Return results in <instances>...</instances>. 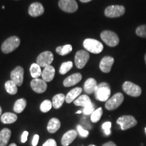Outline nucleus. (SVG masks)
Here are the masks:
<instances>
[{"mask_svg":"<svg viewBox=\"0 0 146 146\" xmlns=\"http://www.w3.org/2000/svg\"><path fill=\"white\" fill-rule=\"evenodd\" d=\"M98 86V83L96 79L93 78H89L85 81L84 84V90L87 94H91L95 93V91Z\"/></svg>","mask_w":146,"mask_h":146,"instance_id":"nucleus-19","label":"nucleus"},{"mask_svg":"<svg viewBox=\"0 0 146 146\" xmlns=\"http://www.w3.org/2000/svg\"><path fill=\"white\" fill-rule=\"evenodd\" d=\"M125 12V8L123 5H110L105 9L104 14L108 18H118L123 16Z\"/></svg>","mask_w":146,"mask_h":146,"instance_id":"nucleus-7","label":"nucleus"},{"mask_svg":"<svg viewBox=\"0 0 146 146\" xmlns=\"http://www.w3.org/2000/svg\"><path fill=\"white\" fill-rule=\"evenodd\" d=\"M111 126H112V123L110 122H106L102 125V129L106 135H110L111 134Z\"/></svg>","mask_w":146,"mask_h":146,"instance_id":"nucleus-34","label":"nucleus"},{"mask_svg":"<svg viewBox=\"0 0 146 146\" xmlns=\"http://www.w3.org/2000/svg\"><path fill=\"white\" fill-rule=\"evenodd\" d=\"M27 106V100L24 98L18 100L14 106V110L16 113H21Z\"/></svg>","mask_w":146,"mask_h":146,"instance_id":"nucleus-26","label":"nucleus"},{"mask_svg":"<svg viewBox=\"0 0 146 146\" xmlns=\"http://www.w3.org/2000/svg\"><path fill=\"white\" fill-rule=\"evenodd\" d=\"M52 107V103L50 100H44L41 103V106H40V110L42 112H47L50 110Z\"/></svg>","mask_w":146,"mask_h":146,"instance_id":"nucleus-32","label":"nucleus"},{"mask_svg":"<svg viewBox=\"0 0 146 146\" xmlns=\"http://www.w3.org/2000/svg\"><path fill=\"white\" fill-rule=\"evenodd\" d=\"M116 123L120 125L123 131L127 130L130 128L136 126L137 124V122L135 117H133V116H130V115H125V116H120L118 118Z\"/></svg>","mask_w":146,"mask_h":146,"instance_id":"nucleus-5","label":"nucleus"},{"mask_svg":"<svg viewBox=\"0 0 146 146\" xmlns=\"http://www.w3.org/2000/svg\"><path fill=\"white\" fill-rule=\"evenodd\" d=\"M135 32L137 36L142 38H146V25L138 27Z\"/></svg>","mask_w":146,"mask_h":146,"instance_id":"nucleus-33","label":"nucleus"},{"mask_svg":"<svg viewBox=\"0 0 146 146\" xmlns=\"http://www.w3.org/2000/svg\"><path fill=\"white\" fill-rule=\"evenodd\" d=\"M82 79V75L81 73H75L72 75L69 76L64 81L63 85L66 87H69L73 85H76L78 83H79Z\"/></svg>","mask_w":146,"mask_h":146,"instance_id":"nucleus-17","label":"nucleus"},{"mask_svg":"<svg viewBox=\"0 0 146 146\" xmlns=\"http://www.w3.org/2000/svg\"><path fill=\"white\" fill-rule=\"evenodd\" d=\"M145 133H146V127L145 128Z\"/></svg>","mask_w":146,"mask_h":146,"instance_id":"nucleus-47","label":"nucleus"},{"mask_svg":"<svg viewBox=\"0 0 146 146\" xmlns=\"http://www.w3.org/2000/svg\"><path fill=\"white\" fill-rule=\"evenodd\" d=\"M81 110H78V111H77V112H76V114H81Z\"/></svg>","mask_w":146,"mask_h":146,"instance_id":"nucleus-44","label":"nucleus"},{"mask_svg":"<svg viewBox=\"0 0 146 146\" xmlns=\"http://www.w3.org/2000/svg\"><path fill=\"white\" fill-rule=\"evenodd\" d=\"M1 114H2V109H1V106H0V116H1Z\"/></svg>","mask_w":146,"mask_h":146,"instance_id":"nucleus-42","label":"nucleus"},{"mask_svg":"<svg viewBox=\"0 0 146 146\" xmlns=\"http://www.w3.org/2000/svg\"><path fill=\"white\" fill-rule=\"evenodd\" d=\"M58 5L62 10L68 13H73L78 9V4L75 0H60Z\"/></svg>","mask_w":146,"mask_h":146,"instance_id":"nucleus-11","label":"nucleus"},{"mask_svg":"<svg viewBox=\"0 0 146 146\" xmlns=\"http://www.w3.org/2000/svg\"><path fill=\"white\" fill-rule=\"evenodd\" d=\"M29 133L28 131H24L21 137V142L22 143H25L27 141V137H28Z\"/></svg>","mask_w":146,"mask_h":146,"instance_id":"nucleus-38","label":"nucleus"},{"mask_svg":"<svg viewBox=\"0 0 146 146\" xmlns=\"http://www.w3.org/2000/svg\"><path fill=\"white\" fill-rule=\"evenodd\" d=\"M83 46L86 50L93 54H100L104 49V46L101 42L94 39H85L83 41Z\"/></svg>","mask_w":146,"mask_h":146,"instance_id":"nucleus-3","label":"nucleus"},{"mask_svg":"<svg viewBox=\"0 0 146 146\" xmlns=\"http://www.w3.org/2000/svg\"><path fill=\"white\" fill-rule=\"evenodd\" d=\"M54 60V54L50 51H46L40 54L36 58V64L41 67L45 68L51 65Z\"/></svg>","mask_w":146,"mask_h":146,"instance_id":"nucleus-8","label":"nucleus"},{"mask_svg":"<svg viewBox=\"0 0 146 146\" xmlns=\"http://www.w3.org/2000/svg\"><path fill=\"white\" fill-rule=\"evenodd\" d=\"M39 135H35V136L33 137V139L32 141V145L33 146H36L37 145L38 141H39Z\"/></svg>","mask_w":146,"mask_h":146,"instance_id":"nucleus-39","label":"nucleus"},{"mask_svg":"<svg viewBox=\"0 0 146 146\" xmlns=\"http://www.w3.org/2000/svg\"><path fill=\"white\" fill-rule=\"evenodd\" d=\"M102 41L110 47H115L119 43V38L117 34L111 31H104L100 35Z\"/></svg>","mask_w":146,"mask_h":146,"instance_id":"nucleus-4","label":"nucleus"},{"mask_svg":"<svg viewBox=\"0 0 146 146\" xmlns=\"http://www.w3.org/2000/svg\"><path fill=\"white\" fill-rule=\"evenodd\" d=\"M44 13V8L41 3L35 2L29 8V14L33 17H38Z\"/></svg>","mask_w":146,"mask_h":146,"instance_id":"nucleus-14","label":"nucleus"},{"mask_svg":"<svg viewBox=\"0 0 146 146\" xmlns=\"http://www.w3.org/2000/svg\"><path fill=\"white\" fill-rule=\"evenodd\" d=\"M11 80L16 84L17 86H21L24 81V69L21 66H17L11 72Z\"/></svg>","mask_w":146,"mask_h":146,"instance_id":"nucleus-12","label":"nucleus"},{"mask_svg":"<svg viewBox=\"0 0 146 146\" xmlns=\"http://www.w3.org/2000/svg\"><path fill=\"white\" fill-rule=\"evenodd\" d=\"M123 89L129 96L132 97H139L141 94V89L138 85L130 81H126L123 85Z\"/></svg>","mask_w":146,"mask_h":146,"instance_id":"nucleus-9","label":"nucleus"},{"mask_svg":"<svg viewBox=\"0 0 146 146\" xmlns=\"http://www.w3.org/2000/svg\"><path fill=\"white\" fill-rule=\"evenodd\" d=\"M55 76V68L52 66H48L43 69L42 72L41 76L43 80L46 82H50L54 79Z\"/></svg>","mask_w":146,"mask_h":146,"instance_id":"nucleus-18","label":"nucleus"},{"mask_svg":"<svg viewBox=\"0 0 146 146\" xmlns=\"http://www.w3.org/2000/svg\"><path fill=\"white\" fill-rule=\"evenodd\" d=\"M73 66V63L71 61L68 62H65L62 64L60 68L59 72L61 74H65L68 72L69 70H70V69L72 68Z\"/></svg>","mask_w":146,"mask_h":146,"instance_id":"nucleus-31","label":"nucleus"},{"mask_svg":"<svg viewBox=\"0 0 146 146\" xmlns=\"http://www.w3.org/2000/svg\"><path fill=\"white\" fill-rule=\"evenodd\" d=\"M94 110H95V106L94 104L92 103L89 106H88L84 108L83 110V112L85 115H89L92 114V113L94 112Z\"/></svg>","mask_w":146,"mask_h":146,"instance_id":"nucleus-36","label":"nucleus"},{"mask_svg":"<svg viewBox=\"0 0 146 146\" xmlns=\"http://www.w3.org/2000/svg\"><path fill=\"white\" fill-rule=\"evenodd\" d=\"M43 146H57V143L54 139H49L43 143Z\"/></svg>","mask_w":146,"mask_h":146,"instance_id":"nucleus-37","label":"nucleus"},{"mask_svg":"<svg viewBox=\"0 0 146 146\" xmlns=\"http://www.w3.org/2000/svg\"><path fill=\"white\" fill-rule=\"evenodd\" d=\"M102 114H103V110L102 108H98L95 110L94 112L91 114V120L92 123H97L100 120Z\"/></svg>","mask_w":146,"mask_h":146,"instance_id":"nucleus-30","label":"nucleus"},{"mask_svg":"<svg viewBox=\"0 0 146 146\" xmlns=\"http://www.w3.org/2000/svg\"><path fill=\"white\" fill-rule=\"evenodd\" d=\"M124 101V96L121 93H117L114 94L112 98L108 100L106 102L105 107L108 110H114L118 108L122 104Z\"/></svg>","mask_w":146,"mask_h":146,"instance_id":"nucleus-6","label":"nucleus"},{"mask_svg":"<svg viewBox=\"0 0 146 146\" xmlns=\"http://www.w3.org/2000/svg\"><path fill=\"white\" fill-rule=\"evenodd\" d=\"M82 92V89L81 87H76V88L73 89L70 91H69L68 94L66 96L65 101L68 104H70L71 102L76 100V98H78L80 96V94Z\"/></svg>","mask_w":146,"mask_h":146,"instance_id":"nucleus-21","label":"nucleus"},{"mask_svg":"<svg viewBox=\"0 0 146 146\" xmlns=\"http://www.w3.org/2000/svg\"><path fill=\"white\" fill-rule=\"evenodd\" d=\"M30 72L31 74V76L33 78H39L42 74L41 66H40L39 65H38L36 63L33 64L31 66Z\"/></svg>","mask_w":146,"mask_h":146,"instance_id":"nucleus-28","label":"nucleus"},{"mask_svg":"<svg viewBox=\"0 0 146 146\" xmlns=\"http://www.w3.org/2000/svg\"><path fill=\"white\" fill-rule=\"evenodd\" d=\"M89 59V54L87 51L80 50L76 53L74 63L78 68L82 69L85 67Z\"/></svg>","mask_w":146,"mask_h":146,"instance_id":"nucleus-10","label":"nucleus"},{"mask_svg":"<svg viewBox=\"0 0 146 146\" xmlns=\"http://www.w3.org/2000/svg\"><path fill=\"white\" fill-rule=\"evenodd\" d=\"M102 146H117L115 144L114 142L112 141H109V142H107V143H106L104 144Z\"/></svg>","mask_w":146,"mask_h":146,"instance_id":"nucleus-40","label":"nucleus"},{"mask_svg":"<svg viewBox=\"0 0 146 146\" xmlns=\"http://www.w3.org/2000/svg\"><path fill=\"white\" fill-rule=\"evenodd\" d=\"M76 129H77L78 133H79V135L82 137H88L89 133V131L85 130L81 125H77Z\"/></svg>","mask_w":146,"mask_h":146,"instance_id":"nucleus-35","label":"nucleus"},{"mask_svg":"<svg viewBox=\"0 0 146 146\" xmlns=\"http://www.w3.org/2000/svg\"><path fill=\"white\" fill-rule=\"evenodd\" d=\"M66 96L62 94L56 95L52 99V106L55 109H59L63 105L64 102L65 101Z\"/></svg>","mask_w":146,"mask_h":146,"instance_id":"nucleus-25","label":"nucleus"},{"mask_svg":"<svg viewBox=\"0 0 146 146\" xmlns=\"http://www.w3.org/2000/svg\"><path fill=\"white\" fill-rule=\"evenodd\" d=\"M111 94V89L107 83H101L98 85L95 91V97L101 102H106Z\"/></svg>","mask_w":146,"mask_h":146,"instance_id":"nucleus-1","label":"nucleus"},{"mask_svg":"<svg viewBox=\"0 0 146 146\" xmlns=\"http://www.w3.org/2000/svg\"><path fill=\"white\" fill-rule=\"evenodd\" d=\"M21 44V40L17 36H12L3 42L1 45V51L4 54H10L18 48Z\"/></svg>","mask_w":146,"mask_h":146,"instance_id":"nucleus-2","label":"nucleus"},{"mask_svg":"<svg viewBox=\"0 0 146 146\" xmlns=\"http://www.w3.org/2000/svg\"><path fill=\"white\" fill-rule=\"evenodd\" d=\"M17 115L11 112H5L1 115V121L3 124H12L17 120Z\"/></svg>","mask_w":146,"mask_h":146,"instance_id":"nucleus-24","label":"nucleus"},{"mask_svg":"<svg viewBox=\"0 0 146 146\" xmlns=\"http://www.w3.org/2000/svg\"><path fill=\"white\" fill-rule=\"evenodd\" d=\"M114 62V60L112 57H111V56H105V57L102 58L100 63V70L104 73L110 72Z\"/></svg>","mask_w":146,"mask_h":146,"instance_id":"nucleus-15","label":"nucleus"},{"mask_svg":"<svg viewBox=\"0 0 146 146\" xmlns=\"http://www.w3.org/2000/svg\"><path fill=\"white\" fill-rule=\"evenodd\" d=\"M60 126H61V123L60 120L56 118H53L49 121L47 129L49 133H54L59 130Z\"/></svg>","mask_w":146,"mask_h":146,"instance_id":"nucleus-23","label":"nucleus"},{"mask_svg":"<svg viewBox=\"0 0 146 146\" xmlns=\"http://www.w3.org/2000/svg\"><path fill=\"white\" fill-rule=\"evenodd\" d=\"M89 146H97V145H89Z\"/></svg>","mask_w":146,"mask_h":146,"instance_id":"nucleus-46","label":"nucleus"},{"mask_svg":"<svg viewBox=\"0 0 146 146\" xmlns=\"http://www.w3.org/2000/svg\"><path fill=\"white\" fill-rule=\"evenodd\" d=\"M9 146H17V145H16V143H11Z\"/></svg>","mask_w":146,"mask_h":146,"instance_id":"nucleus-43","label":"nucleus"},{"mask_svg":"<svg viewBox=\"0 0 146 146\" xmlns=\"http://www.w3.org/2000/svg\"><path fill=\"white\" fill-rule=\"evenodd\" d=\"M145 64H146V54L145 55Z\"/></svg>","mask_w":146,"mask_h":146,"instance_id":"nucleus-45","label":"nucleus"},{"mask_svg":"<svg viewBox=\"0 0 146 146\" xmlns=\"http://www.w3.org/2000/svg\"><path fill=\"white\" fill-rule=\"evenodd\" d=\"M77 136V133L75 130H70L63 135L62 137L61 143L63 146H68L72 143Z\"/></svg>","mask_w":146,"mask_h":146,"instance_id":"nucleus-16","label":"nucleus"},{"mask_svg":"<svg viewBox=\"0 0 146 146\" xmlns=\"http://www.w3.org/2000/svg\"><path fill=\"white\" fill-rule=\"evenodd\" d=\"M10 129L5 128L0 131V146H5L8 145L11 137Z\"/></svg>","mask_w":146,"mask_h":146,"instance_id":"nucleus-20","label":"nucleus"},{"mask_svg":"<svg viewBox=\"0 0 146 146\" xmlns=\"http://www.w3.org/2000/svg\"><path fill=\"white\" fill-rule=\"evenodd\" d=\"M74 104L78 106H82L84 108L92 104L91 100L89 97L87 95H82V96L78 97L74 101Z\"/></svg>","mask_w":146,"mask_h":146,"instance_id":"nucleus-22","label":"nucleus"},{"mask_svg":"<svg viewBox=\"0 0 146 146\" xmlns=\"http://www.w3.org/2000/svg\"><path fill=\"white\" fill-rule=\"evenodd\" d=\"M31 87L35 92L37 94H43L47 90V85L44 80L40 78H33L31 82Z\"/></svg>","mask_w":146,"mask_h":146,"instance_id":"nucleus-13","label":"nucleus"},{"mask_svg":"<svg viewBox=\"0 0 146 146\" xmlns=\"http://www.w3.org/2000/svg\"><path fill=\"white\" fill-rule=\"evenodd\" d=\"M72 50V45L70 44L65 45L64 46H60L56 48V52L60 56H66V55L68 54L69 53L71 52V51Z\"/></svg>","mask_w":146,"mask_h":146,"instance_id":"nucleus-29","label":"nucleus"},{"mask_svg":"<svg viewBox=\"0 0 146 146\" xmlns=\"http://www.w3.org/2000/svg\"><path fill=\"white\" fill-rule=\"evenodd\" d=\"M5 88L7 92L10 95H15L18 92V88L16 84L13 81L10 80L5 82Z\"/></svg>","mask_w":146,"mask_h":146,"instance_id":"nucleus-27","label":"nucleus"},{"mask_svg":"<svg viewBox=\"0 0 146 146\" xmlns=\"http://www.w3.org/2000/svg\"><path fill=\"white\" fill-rule=\"evenodd\" d=\"M80 1H81L82 3H87V2H89V1H91V0H80Z\"/></svg>","mask_w":146,"mask_h":146,"instance_id":"nucleus-41","label":"nucleus"}]
</instances>
